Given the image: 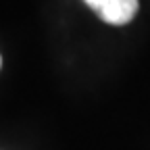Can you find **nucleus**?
Returning a JSON list of instances; mask_svg holds the SVG:
<instances>
[{
	"label": "nucleus",
	"instance_id": "nucleus-1",
	"mask_svg": "<svg viewBox=\"0 0 150 150\" xmlns=\"http://www.w3.org/2000/svg\"><path fill=\"white\" fill-rule=\"evenodd\" d=\"M138 13V0H104L98 8V17L110 25H125Z\"/></svg>",
	"mask_w": 150,
	"mask_h": 150
},
{
	"label": "nucleus",
	"instance_id": "nucleus-2",
	"mask_svg": "<svg viewBox=\"0 0 150 150\" xmlns=\"http://www.w3.org/2000/svg\"><path fill=\"white\" fill-rule=\"evenodd\" d=\"M83 2H86V4H88V6L94 11V13H98V8L102 6V2H104V0H83Z\"/></svg>",
	"mask_w": 150,
	"mask_h": 150
}]
</instances>
